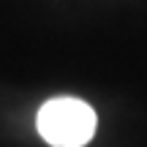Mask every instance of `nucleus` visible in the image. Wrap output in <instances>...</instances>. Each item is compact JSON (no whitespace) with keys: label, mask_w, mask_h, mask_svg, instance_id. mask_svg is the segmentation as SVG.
Returning a JSON list of instances; mask_svg holds the SVG:
<instances>
[{"label":"nucleus","mask_w":147,"mask_h":147,"mask_svg":"<svg viewBox=\"0 0 147 147\" xmlns=\"http://www.w3.org/2000/svg\"><path fill=\"white\" fill-rule=\"evenodd\" d=\"M38 134L52 147H84L95 134V112L90 104L74 95L52 98L38 109Z\"/></svg>","instance_id":"nucleus-1"}]
</instances>
